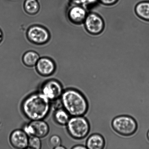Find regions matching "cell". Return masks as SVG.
Returning a JSON list of instances; mask_svg holds the SVG:
<instances>
[{
  "label": "cell",
  "mask_w": 149,
  "mask_h": 149,
  "mask_svg": "<svg viewBox=\"0 0 149 149\" xmlns=\"http://www.w3.org/2000/svg\"><path fill=\"white\" fill-rule=\"evenodd\" d=\"M39 56L36 52H29L25 54L23 61L25 64L28 66H33L36 65L38 61Z\"/></svg>",
  "instance_id": "15"
},
{
  "label": "cell",
  "mask_w": 149,
  "mask_h": 149,
  "mask_svg": "<svg viewBox=\"0 0 149 149\" xmlns=\"http://www.w3.org/2000/svg\"><path fill=\"white\" fill-rule=\"evenodd\" d=\"M135 13L140 18L149 21V1L139 3L136 6Z\"/></svg>",
  "instance_id": "13"
},
{
  "label": "cell",
  "mask_w": 149,
  "mask_h": 149,
  "mask_svg": "<svg viewBox=\"0 0 149 149\" xmlns=\"http://www.w3.org/2000/svg\"><path fill=\"white\" fill-rule=\"evenodd\" d=\"M55 122L61 125H67L70 119L69 115L65 109H58L54 114Z\"/></svg>",
  "instance_id": "14"
},
{
  "label": "cell",
  "mask_w": 149,
  "mask_h": 149,
  "mask_svg": "<svg viewBox=\"0 0 149 149\" xmlns=\"http://www.w3.org/2000/svg\"><path fill=\"white\" fill-rule=\"evenodd\" d=\"M3 39V33L1 30H0V43L2 41Z\"/></svg>",
  "instance_id": "22"
},
{
  "label": "cell",
  "mask_w": 149,
  "mask_h": 149,
  "mask_svg": "<svg viewBox=\"0 0 149 149\" xmlns=\"http://www.w3.org/2000/svg\"><path fill=\"white\" fill-rule=\"evenodd\" d=\"M147 138H148V139L149 141V130L148 131V133H147Z\"/></svg>",
  "instance_id": "24"
},
{
  "label": "cell",
  "mask_w": 149,
  "mask_h": 149,
  "mask_svg": "<svg viewBox=\"0 0 149 149\" xmlns=\"http://www.w3.org/2000/svg\"><path fill=\"white\" fill-rule=\"evenodd\" d=\"M61 97L62 106L69 115L83 116L87 113L88 103L86 97L79 91L68 89L63 93Z\"/></svg>",
  "instance_id": "2"
},
{
  "label": "cell",
  "mask_w": 149,
  "mask_h": 149,
  "mask_svg": "<svg viewBox=\"0 0 149 149\" xmlns=\"http://www.w3.org/2000/svg\"><path fill=\"white\" fill-rule=\"evenodd\" d=\"M84 23L86 30L92 35L100 34L104 29V23L103 19L95 13L87 14Z\"/></svg>",
  "instance_id": "5"
},
{
  "label": "cell",
  "mask_w": 149,
  "mask_h": 149,
  "mask_svg": "<svg viewBox=\"0 0 149 149\" xmlns=\"http://www.w3.org/2000/svg\"><path fill=\"white\" fill-rule=\"evenodd\" d=\"M50 100L42 93H33L22 103V110L26 118L31 121L46 118L50 109Z\"/></svg>",
  "instance_id": "1"
},
{
  "label": "cell",
  "mask_w": 149,
  "mask_h": 149,
  "mask_svg": "<svg viewBox=\"0 0 149 149\" xmlns=\"http://www.w3.org/2000/svg\"><path fill=\"white\" fill-rule=\"evenodd\" d=\"M72 149H87V147L84 146L82 145H77L72 147Z\"/></svg>",
  "instance_id": "20"
},
{
  "label": "cell",
  "mask_w": 149,
  "mask_h": 149,
  "mask_svg": "<svg viewBox=\"0 0 149 149\" xmlns=\"http://www.w3.org/2000/svg\"><path fill=\"white\" fill-rule=\"evenodd\" d=\"M27 34L31 40L37 43H45L49 38V34L47 31L40 26H33L30 28Z\"/></svg>",
  "instance_id": "9"
},
{
  "label": "cell",
  "mask_w": 149,
  "mask_h": 149,
  "mask_svg": "<svg viewBox=\"0 0 149 149\" xmlns=\"http://www.w3.org/2000/svg\"><path fill=\"white\" fill-rule=\"evenodd\" d=\"M23 130L28 135L42 138L47 135L49 129L47 123L40 120L31 121L24 127Z\"/></svg>",
  "instance_id": "6"
},
{
  "label": "cell",
  "mask_w": 149,
  "mask_h": 149,
  "mask_svg": "<svg viewBox=\"0 0 149 149\" xmlns=\"http://www.w3.org/2000/svg\"><path fill=\"white\" fill-rule=\"evenodd\" d=\"M67 130L71 137L81 139L88 135L90 131L88 121L82 116H73L67 124Z\"/></svg>",
  "instance_id": "3"
},
{
  "label": "cell",
  "mask_w": 149,
  "mask_h": 149,
  "mask_svg": "<svg viewBox=\"0 0 149 149\" xmlns=\"http://www.w3.org/2000/svg\"><path fill=\"white\" fill-rule=\"evenodd\" d=\"M112 125L115 132L124 136L133 135L138 128L135 120L127 115H121L115 118L112 121Z\"/></svg>",
  "instance_id": "4"
},
{
  "label": "cell",
  "mask_w": 149,
  "mask_h": 149,
  "mask_svg": "<svg viewBox=\"0 0 149 149\" xmlns=\"http://www.w3.org/2000/svg\"><path fill=\"white\" fill-rule=\"evenodd\" d=\"M87 15V11L84 7L79 6L73 7L69 12L70 19L76 24L84 23Z\"/></svg>",
  "instance_id": "11"
},
{
  "label": "cell",
  "mask_w": 149,
  "mask_h": 149,
  "mask_svg": "<svg viewBox=\"0 0 149 149\" xmlns=\"http://www.w3.org/2000/svg\"><path fill=\"white\" fill-rule=\"evenodd\" d=\"M61 139L59 136L54 135L50 137L49 140V144L51 148L55 149L61 146Z\"/></svg>",
  "instance_id": "18"
},
{
  "label": "cell",
  "mask_w": 149,
  "mask_h": 149,
  "mask_svg": "<svg viewBox=\"0 0 149 149\" xmlns=\"http://www.w3.org/2000/svg\"><path fill=\"white\" fill-rule=\"evenodd\" d=\"M41 93L49 100H54L61 97L63 92L62 85L59 82L51 80L46 82L42 86Z\"/></svg>",
  "instance_id": "7"
},
{
  "label": "cell",
  "mask_w": 149,
  "mask_h": 149,
  "mask_svg": "<svg viewBox=\"0 0 149 149\" xmlns=\"http://www.w3.org/2000/svg\"><path fill=\"white\" fill-rule=\"evenodd\" d=\"M101 3L105 5H113L117 2L118 0H98Z\"/></svg>",
  "instance_id": "19"
},
{
  "label": "cell",
  "mask_w": 149,
  "mask_h": 149,
  "mask_svg": "<svg viewBox=\"0 0 149 149\" xmlns=\"http://www.w3.org/2000/svg\"><path fill=\"white\" fill-rule=\"evenodd\" d=\"M40 138L39 137L32 136L29 138L28 146L32 149H40L42 143Z\"/></svg>",
  "instance_id": "17"
},
{
  "label": "cell",
  "mask_w": 149,
  "mask_h": 149,
  "mask_svg": "<svg viewBox=\"0 0 149 149\" xmlns=\"http://www.w3.org/2000/svg\"><path fill=\"white\" fill-rule=\"evenodd\" d=\"M28 135L23 130H15L10 135V143L15 148H26L29 145V138Z\"/></svg>",
  "instance_id": "8"
},
{
  "label": "cell",
  "mask_w": 149,
  "mask_h": 149,
  "mask_svg": "<svg viewBox=\"0 0 149 149\" xmlns=\"http://www.w3.org/2000/svg\"><path fill=\"white\" fill-rule=\"evenodd\" d=\"M73 1H74V2L80 4V3H82L84 2V0H72Z\"/></svg>",
  "instance_id": "21"
},
{
  "label": "cell",
  "mask_w": 149,
  "mask_h": 149,
  "mask_svg": "<svg viewBox=\"0 0 149 149\" xmlns=\"http://www.w3.org/2000/svg\"><path fill=\"white\" fill-rule=\"evenodd\" d=\"M26 11L30 14H35L39 9V4L37 0H26L24 3Z\"/></svg>",
  "instance_id": "16"
},
{
  "label": "cell",
  "mask_w": 149,
  "mask_h": 149,
  "mask_svg": "<svg viewBox=\"0 0 149 149\" xmlns=\"http://www.w3.org/2000/svg\"><path fill=\"white\" fill-rule=\"evenodd\" d=\"M104 139L100 134H95L91 135L86 141V147L89 149H102L104 148Z\"/></svg>",
  "instance_id": "12"
},
{
  "label": "cell",
  "mask_w": 149,
  "mask_h": 149,
  "mask_svg": "<svg viewBox=\"0 0 149 149\" xmlns=\"http://www.w3.org/2000/svg\"><path fill=\"white\" fill-rule=\"evenodd\" d=\"M65 149V147L62 146H59L57 147L56 148H55V149Z\"/></svg>",
  "instance_id": "23"
},
{
  "label": "cell",
  "mask_w": 149,
  "mask_h": 149,
  "mask_svg": "<svg viewBox=\"0 0 149 149\" xmlns=\"http://www.w3.org/2000/svg\"><path fill=\"white\" fill-rule=\"evenodd\" d=\"M36 69L38 72L43 76L51 75L54 72L55 65L51 60L47 58L39 59L36 63Z\"/></svg>",
  "instance_id": "10"
}]
</instances>
